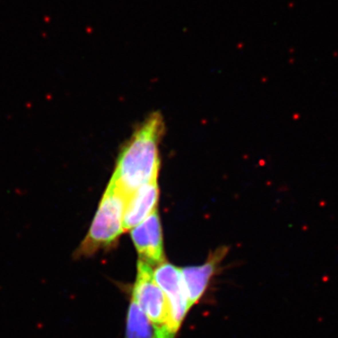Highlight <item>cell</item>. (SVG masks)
Listing matches in <instances>:
<instances>
[{"label":"cell","mask_w":338,"mask_h":338,"mask_svg":"<svg viewBox=\"0 0 338 338\" xmlns=\"http://www.w3.org/2000/svg\"><path fill=\"white\" fill-rule=\"evenodd\" d=\"M164 134L163 117L152 113L121 148L110 181L127 198L140 186L158 178L159 145Z\"/></svg>","instance_id":"6da1fadb"},{"label":"cell","mask_w":338,"mask_h":338,"mask_svg":"<svg viewBox=\"0 0 338 338\" xmlns=\"http://www.w3.org/2000/svg\"><path fill=\"white\" fill-rule=\"evenodd\" d=\"M127 197L109 181L89 229L72 253L74 259L87 258L117 244L123 229V214Z\"/></svg>","instance_id":"7a4b0ae2"},{"label":"cell","mask_w":338,"mask_h":338,"mask_svg":"<svg viewBox=\"0 0 338 338\" xmlns=\"http://www.w3.org/2000/svg\"><path fill=\"white\" fill-rule=\"evenodd\" d=\"M133 299L147 316L154 328L155 338H174L170 312L164 293L153 276V270L146 262L138 260Z\"/></svg>","instance_id":"3957f363"},{"label":"cell","mask_w":338,"mask_h":338,"mask_svg":"<svg viewBox=\"0 0 338 338\" xmlns=\"http://www.w3.org/2000/svg\"><path fill=\"white\" fill-rule=\"evenodd\" d=\"M153 276L167 300L172 326L178 333L186 314L191 308L181 269L164 261L153 270Z\"/></svg>","instance_id":"277c9868"},{"label":"cell","mask_w":338,"mask_h":338,"mask_svg":"<svg viewBox=\"0 0 338 338\" xmlns=\"http://www.w3.org/2000/svg\"><path fill=\"white\" fill-rule=\"evenodd\" d=\"M130 231L140 260L151 267H157L165 261L163 230L157 211Z\"/></svg>","instance_id":"5b68a950"},{"label":"cell","mask_w":338,"mask_h":338,"mask_svg":"<svg viewBox=\"0 0 338 338\" xmlns=\"http://www.w3.org/2000/svg\"><path fill=\"white\" fill-rule=\"evenodd\" d=\"M227 247H220L209 253L205 263L181 269L182 279L191 307L201 299L211 279L218 272V267L227 253Z\"/></svg>","instance_id":"8992f818"},{"label":"cell","mask_w":338,"mask_h":338,"mask_svg":"<svg viewBox=\"0 0 338 338\" xmlns=\"http://www.w3.org/2000/svg\"><path fill=\"white\" fill-rule=\"evenodd\" d=\"M159 200L158 180H152L140 186L129 195L123 214L124 231L131 230L147 217L157 211Z\"/></svg>","instance_id":"52a82bcc"},{"label":"cell","mask_w":338,"mask_h":338,"mask_svg":"<svg viewBox=\"0 0 338 338\" xmlns=\"http://www.w3.org/2000/svg\"><path fill=\"white\" fill-rule=\"evenodd\" d=\"M125 338H155L153 326L133 299L128 310Z\"/></svg>","instance_id":"ba28073f"}]
</instances>
